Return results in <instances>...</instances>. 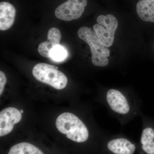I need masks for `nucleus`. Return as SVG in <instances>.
<instances>
[{
	"label": "nucleus",
	"instance_id": "obj_1",
	"mask_svg": "<svg viewBox=\"0 0 154 154\" xmlns=\"http://www.w3.org/2000/svg\"><path fill=\"white\" fill-rule=\"evenodd\" d=\"M99 100L105 105L112 117L122 126L140 115L142 100L133 91L126 89L111 88L101 91Z\"/></svg>",
	"mask_w": 154,
	"mask_h": 154
},
{
	"label": "nucleus",
	"instance_id": "obj_2",
	"mask_svg": "<svg viewBox=\"0 0 154 154\" xmlns=\"http://www.w3.org/2000/svg\"><path fill=\"white\" fill-rule=\"evenodd\" d=\"M56 126L60 132L77 143H84L90 137L91 133L88 125L72 113L66 112L60 114L57 119Z\"/></svg>",
	"mask_w": 154,
	"mask_h": 154
},
{
	"label": "nucleus",
	"instance_id": "obj_3",
	"mask_svg": "<svg viewBox=\"0 0 154 154\" xmlns=\"http://www.w3.org/2000/svg\"><path fill=\"white\" fill-rule=\"evenodd\" d=\"M104 154H139L138 143L122 133L106 134L102 141Z\"/></svg>",
	"mask_w": 154,
	"mask_h": 154
},
{
	"label": "nucleus",
	"instance_id": "obj_4",
	"mask_svg": "<svg viewBox=\"0 0 154 154\" xmlns=\"http://www.w3.org/2000/svg\"><path fill=\"white\" fill-rule=\"evenodd\" d=\"M78 34L90 46L93 64L101 67L108 65L109 60L107 57L110 55V50L99 42L95 32L91 28L82 27L78 30Z\"/></svg>",
	"mask_w": 154,
	"mask_h": 154
},
{
	"label": "nucleus",
	"instance_id": "obj_5",
	"mask_svg": "<svg viewBox=\"0 0 154 154\" xmlns=\"http://www.w3.org/2000/svg\"><path fill=\"white\" fill-rule=\"evenodd\" d=\"M58 68L57 66L47 63H38L33 68L32 74L39 82L57 90H62L67 85V78Z\"/></svg>",
	"mask_w": 154,
	"mask_h": 154
},
{
	"label": "nucleus",
	"instance_id": "obj_6",
	"mask_svg": "<svg viewBox=\"0 0 154 154\" xmlns=\"http://www.w3.org/2000/svg\"><path fill=\"white\" fill-rule=\"evenodd\" d=\"M98 24L94 26V30L99 42L106 47L113 44L116 30L118 27L117 19L113 15H100L97 19Z\"/></svg>",
	"mask_w": 154,
	"mask_h": 154
},
{
	"label": "nucleus",
	"instance_id": "obj_7",
	"mask_svg": "<svg viewBox=\"0 0 154 154\" xmlns=\"http://www.w3.org/2000/svg\"><path fill=\"white\" fill-rule=\"evenodd\" d=\"M142 130L138 143L139 154H154V119L141 112Z\"/></svg>",
	"mask_w": 154,
	"mask_h": 154
},
{
	"label": "nucleus",
	"instance_id": "obj_8",
	"mask_svg": "<svg viewBox=\"0 0 154 154\" xmlns=\"http://www.w3.org/2000/svg\"><path fill=\"white\" fill-rule=\"evenodd\" d=\"M87 4V0H68L56 9V17L65 21L79 19L82 15Z\"/></svg>",
	"mask_w": 154,
	"mask_h": 154
},
{
	"label": "nucleus",
	"instance_id": "obj_9",
	"mask_svg": "<svg viewBox=\"0 0 154 154\" xmlns=\"http://www.w3.org/2000/svg\"><path fill=\"white\" fill-rule=\"evenodd\" d=\"M20 110L14 107H7L0 112V136L10 133L14 125L19 123L22 118Z\"/></svg>",
	"mask_w": 154,
	"mask_h": 154
},
{
	"label": "nucleus",
	"instance_id": "obj_10",
	"mask_svg": "<svg viewBox=\"0 0 154 154\" xmlns=\"http://www.w3.org/2000/svg\"><path fill=\"white\" fill-rule=\"evenodd\" d=\"M60 30L56 28H51L48 30L47 40L42 42L38 46L39 54L46 58L50 57V53L55 46L59 45L61 38Z\"/></svg>",
	"mask_w": 154,
	"mask_h": 154
},
{
	"label": "nucleus",
	"instance_id": "obj_11",
	"mask_svg": "<svg viewBox=\"0 0 154 154\" xmlns=\"http://www.w3.org/2000/svg\"><path fill=\"white\" fill-rule=\"evenodd\" d=\"M16 11L13 5L7 2L0 3V30L9 29L14 24Z\"/></svg>",
	"mask_w": 154,
	"mask_h": 154
},
{
	"label": "nucleus",
	"instance_id": "obj_12",
	"mask_svg": "<svg viewBox=\"0 0 154 154\" xmlns=\"http://www.w3.org/2000/svg\"><path fill=\"white\" fill-rule=\"evenodd\" d=\"M136 11L142 20L154 22V0H140L137 4Z\"/></svg>",
	"mask_w": 154,
	"mask_h": 154
},
{
	"label": "nucleus",
	"instance_id": "obj_13",
	"mask_svg": "<svg viewBox=\"0 0 154 154\" xmlns=\"http://www.w3.org/2000/svg\"><path fill=\"white\" fill-rule=\"evenodd\" d=\"M8 154H44L35 146L23 142L17 144L10 149Z\"/></svg>",
	"mask_w": 154,
	"mask_h": 154
},
{
	"label": "nucleus",
	"instance_id": "obj_14",
	"mask_svg": "<svg viewBox=\"0 0 154 154\" xmlns=\"http://www.w3.org/2000/svg\"><path fill=\"white\" fill-rule=\"evenodd\" d=\"M67 51L66 48L59 45L55 46L50 53V57L56 62L64 60L68 56Z\"/></svg>",
	"mask_w": 154,
	"mask_h": 154
},
{
	"label": "nucleus",
	"instance_id": "obj_15",
	"mask_svg": "<svg viewBox=\"0 0 154 154\" xmlns=\"http://www.w3.org/2000/svg\"><path fill=\"white\" fill-rule=\"evenodd\" d=\"M7 82V78H6L5 74L2 72L0 71V95H2L4 91L5 85Z\"/></svg>",
	"mask_w": 154,
	"mask_h": 154
},
{
	"label": "nucleus",
	"instance_id": "obj_16",
	"mask_svg": "<svg viewBox=\"0 0 154 154\" xmlns=\"http://www.w3.org/2000/svg\"><path fill=\"white\" fill-rule=\"evenodd\" d=\"M20 112H21V113H24V111H23V110H20Z\"/></svg>",
	"mask_w": 154,
	"mask_h": 154
}]
</instances>
